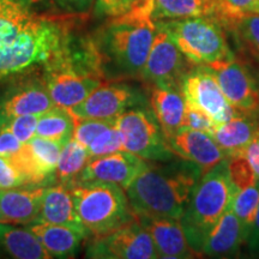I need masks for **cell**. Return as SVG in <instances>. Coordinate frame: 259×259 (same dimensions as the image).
Here are the masks:
<instances>
[{
	"mask_svg": "<svg viewBox=\"0 0 259 259\" xmlns=\"http://www.w3.org/2000/svg\"><path fill=\"white\" fill-rule=\"evenodd\" d=\"M77 215L90 236L106 235L136 219L121 186L93 180L70 185Z\"/></svg>",
	"mask_w": 259,
	"mask_h": 259,
	"instance_id": "5",
	"label": "cell"
},
{
	"mask_svg": "<svg viewBox=\"0 0 259 259\" xmlns=\"http://www.w3.org/2000/svg\"><path fill=\"white\" fill-rule=\"evenodd\" d=\"M240 156H244L248 161V163H250V166L254 171L255 177L259 179V134L244 149Z\"/></svg>",
	"mask_w": 259,
	"mask_h": 259,
	"instance_id": "38",
	"label": "cell"
},
{
	"mask_svg": "<svg viewBox=\"0 0 259 259\" xmlns=\"http://www.w3.org/2000/svg\"><path fill=\"white\" fill-rule=\"evenodd\" d=\"M0 223H6V220L4 218V215H3L2 208H0Z\"/></svg>",
	"mask_w": 259,
	"mask_h": 259,
	"instance_id": "41",
	"label": "cell"
},
{
	"mask_svg": "<svg viewBox=\"0 0 259 259\" xmlns=\"http://www.w3.org/2000/svg\"><path fill=\"white\" fill-rule=\"evenodd\" d=\"M191 64L209 65L233 58L226 35L215 17L156 21Z\"/></svg>",
	"mask_w": 259,
	"mask_h": 259,
	"instance_id": "6",
	"label": "cell"
},
{
	"mask_svg": "<svg viewBox=\"0 0 259 259\" xmlns=\"http://www.w3.org/2000/svg\"><path fill=\"white\" fill-rule=\"evenodd\" d=\"M151 111L160 124L164 137H173L183 127L186 101L180 89L173 87H149Z\"/></svg>",
	"mask_w": 259,
	"mask_h": 259,
	"instance_id": "20",
	"label": "cell"
},
{
	"mask_svg": "<svg viewBox=\"0 0 259 259\" xmlns=\"http://www.w3.org/2000/svg\"><path fill=\"white\" fill-rule=\"evenodd\" d=\"M73 116L69 108L54 106L38 116L35 136L64 145L73 137Z\"/></svg>",
	"mask_w": 259,
	"mask_h": 259,
	"instance_id": "25",
	"label": "cell"
},
{
	"mask_svg": "<svg viewBox=\"0 0 259 259\" xmlns=\"http://www.w3.org/2000/svg\"><path fill=\"white\" fill-rule=\"evenodd\" d=\"M248 229L232 209L221 216L209 233L203 246V254L215 258L233 257L246 244Z\"/></svg>",
	"mask_w": 259,
	"mask_h": 259,
	"instance_id": "18",
	"label": "cell"
},
{
	"mask_svg": "<svg viewBox=\"0 0 259 259\" xmlns=\"http://www.w3.org/2000/svg\"><path fill=\"white\" fill-rule=\"evenodd\" d=\"M115 127L122 136L124 150L147 161L169 162L171 151L151 108L139 106L128 109L115 119Z\"/></svg>",
	"mask_w": 259,
	"mask_h": 259,
	"instance_id": "7",
	"label": "cell"
},
{
	"mask_svg": "<svg viewBox=\"0 0 259 259\" xmlns=\"http://www.w3.org/2000/svg\"><path fill=\"white\" fill-rule=\"evenodd\" d=\"M38 116L40 115L28 114L0 119V130H9V131H11L19 141L25 143V142L30 141V139L35 136Z\"/></svg>",
	"mask_w": 259,
	"mask_h": 259,
	"instance_id": "32",
	"label": "cell"
},
{
	"mask_svg": "<svg viewBox=\"0 0 259 259\" xmlns=\"http://www.w3.org/2000/svg\"><path fill=\"white\" fill-rule=\"evenodd\" d=\"M34 223L66 226L85 233L90 236L89 232L87 231V228L83 226L82 221L77 215L70 187L59 183L53 186H45L40 212H38L36 221Z\"/></svg>",
	"mask_w": 259,
	"mask_h": 259,
	"instance_id": "17",
	"label": "cell"
},
{
	"mask_svg": "<svg viewBox=\"0 0 259 259\" xmlns=\"http://www.w3.org/2000/svg\"><path fill=\"white\" fill-rule=\"evenodd\" d=\"M246 245L248 246V250H250L251 254L255 255V257H259V203L253 222H252L250 232H248Z\"/></svg>",
	"mask_w": 259,
	"mask_h": 259,
	"instance_id": "39",
	"label": "cell"
},
{
	"mask_svg": "<svg viewBox=\"0 0 259 259\" xmlns=\"http://www.w3.org/2000/svg\"><path fill=\"white\" fill-rule=\"evenodd\" d=\"M85 253L96 259L158 258L153 238L137 218L108 234L93 238Z\"/></svg>",
	"mask_w": 259,
	"mask_h": 259,
	"instance_id": "9",
	"label": "cell"
},
{
	"mask_svg": "<svg viewBox=\"0 0 259 259\" xmlns=\"http://www.w3.org/2000/svg\"><path fill=\"white\" fill-rule=\"evenodd\" d=\"M259 203V183L233 192L231 209L250 232Z\"/></svg>",
	"mask_w": 259,
	"mask_h": 259,
	"instance_id": "28",
	"label": "cell"
},
{
	"mask_svg": "<svg viewBox=\"0 0 259 259\" xmlns=\"http://www.w3.org/2000/svg\"><path fill=\"white\" fill-rule=\"evenodd\" d=\"M88 153L90 158L105 156L116 151L124 150L122 136L119 130L114 126L105 130L88 145Z\"/></svg>",
	"mask_w": 259,
	"mask_h": 259,
	"instance_id": "30",
	"label": "cell"
},
{
	"mask_svg": "<svg viewBox=\"0 0 259 259\" xmlns=\"http://www.w3.org/2000/svg\"><path fill=\"white\" fill-rule=\"evenodd\" d=\"M138 0H96L95 12L97 16L116 17L124 15Z\"/></svg>",
	"mask_w": 259,
	"mask_h": 259,
	"instance_id": "35",
	"label": "cell"
},
{
	"mask_svg": "<svg viewBox=\"0 0 259 259\" xmlns=\"http://www.w3.org/2000/svg\"><path fill=\"white\" fill-rule=\"evenodd\" d=\"M74 15H38L23 0H0V78L45 66L67 47Z\"/></svg>",
	"mask_w": 259,
	"mask_h": 259,
	"instance_id": "1",
	"label": "cell"
},
{
	"mask_svg": "<svg viewBox=\"0 0 259 259\" xmlns=\"http://www.w3.org/2000/svg\"><path fill=\"white\" fill-rule=\"evenodd\" d=\"M0 258L50 259L51 257L30 229L0 223Z\"/></svg>",
	"mask_w": 259,
	"mask_h": 259,
	"instance_id": "23",
	"label": "cell"
},
{
	"mask_svg": "<svg viewBox=\"0 0 259 259\" xmlns=\"http://www.w3.org/2000/svg\"><path fill=\"white\" fill-rule=\"evenodd\" d=\"M171 161L161 167L149 164L126 187L136 218L180 220L183 216L203 173L198 166L184 158Z\"/></svg>",
	"mask_w": 259,
	"mask_h": 259,
	"instance_id": "3",
	"label": "cell"
},
{
	"mask_svg": "<svg viewBox=\"0 0 259 259\" xmlns=\"http://www.w3.org/2000/svg\"><path fill=\"white\" fill-rule=\"evenodd\" d=\"M259 134V125L247 114H239L211 131L212 138L227 158L240 156L244 149Z\"/></svg>",
	"mask_w": 259,
	"mask_h": 259,
	"instance_id": "22",
	"label": "cell"
},
{
	"mask_svg": "<svg viewBox=\"0 0 259 259\" xmlns=\"http://www.w3.org/2000/svg\"><path fill=\"white\" fill-rule=\"evenodd\" d=\"M45 186L25 185L0 189V208L9 225H31L41 208Z\"/></svg>",
	"mask_w": 259,
	"mask_h": 259,
	"instance_id": "19",
	"label": "cell"
},
{
	"mask_svg": "<svg viewBox=\"0 0 259 259\" xmlns=\"http://www.w3.org/2000/svg\"><path fill=\"white\" fill-rule=\"evenodd\" d=\"M35 70L36 67L12 74L15 78L0 96V119L28 114L40 115L56 106L48 92L44 72Z\"/></svg>",
	"mask_w": 259,
	"mask_h": 259,
	"instance_id": "8",
	"label": "cell"
},
{
	"mask_svg": "<svg viewBox=\"0 0 259 259\" xmlns=\"http://www.w3.org/2000/svg\"><path fill=\"white\" fill-rule=\"evenodd\" d=\"M181 93L187 106L205 113L216 126L241 114L227 101L215 76L205 65H197L185 74Z\"/></svg>",
	"mask_w": 259,
	"mask_h": 259,
	"instance_id": "11",
	"label": "cell"
},
{
	"mask_svg": "<svg viewBox=\"0 0 259 259\" xmlns=\"http://www.w3.org/2000/svg\"><path fill=\"white\" fill-rule=\"evenodd\" d=\"M137 219L153 238L158 258L184 259L196 257V252L190 247L179 220Z\"/></svg>",
	"mask_w": 259,
	"mask_h": 259,
	"instance_id": "16",
	"label": "cell"
},
{
	"mask_svg": "<svg viewBox=\"0 0 259 259\" xmlns=\"http://www.w3.org/2000/svg\"><path fill=\"white\" fill-rule=\"evenodd\" d=\"M192 69L168 32L156 23V32L139 79L149 87H173L181 90L184 77Z\"/></svg>",
	"mask_w": 259,
	"mask_h": 259,
	"instance_id": "10",
	"label": "cell"
},
{
	"mask_svg": "<svg viewBox=\"0 0 259 259\" xmlns=\"http://www.w3.org/2000/svg\"><path fill=\"white\" fill-rule=\"evenodd\" d=\"M232 197L228 158H225L202 174L179 220L196 254H203L204 242L223 213L231 209Z\"/></svg>",
	"mask_w": 259,
	"mask_h": 259,
	"instance_id": "4",
	"label": "cell"
},
{
	"mask_svg": "<svg viewBox=\"0 0 259 259\" xmlns=\"http://www.w3.org/2000/svg\"><path fill=\"white\" fill-rule=\"evenodd\" d=\"M167 142L176 156L192 162L203 174L227 158L208 132L181 127Z\"/></svg>",
	"mask_w": 259,
	"mask_h": 259,
	"instance_id": "15",
	"label": "cell"
},
{
	"mask_svg": "<svg viewBox=\"0 0 259 259\" xmlns=\"http://www.w3.org/2000/svg\"><path fill=\"white\" fill-rule=\"evenodd\" d=\"M23 147V142H21L11 131L6 128L0 130V156L10 158L17 154Z\"/></svg>",
	"mask_w": 259,
	"mask_h": 259,
	"instance_id": "37",
	"label": "cell"
},
{
	"mask_svg": "<svg viewBox=\"0 0 259 259\" xmlns=\"http://www.w3.org/2000/svg\"><path fill=\"white\" fill-rule=\"evenodd\" d=\"M89 161L88 149L72 137L61 149L54 173L56 181L66 186L72 185Z\"/></svg>",
	"mask_w": 259,
	"mask_h": 259,
	"instance_id": "26",
	"label": "cell"
},
{
	"mask_svg": "<svg viewBox=\"0 0 259 259\" xmlns=\"http://www.w3.org/2000/svg\"><path fill=\"white\" fill-rule=\"evenodd\" d=\"M244 42L259 56V14H250L239 19L233 25Z\"/></svg>",
	"mask_w": 259,
	"mask_h": 259,
	"instance_id": "33",
	"label": "cell"
},
{
	"mask_svg": "<svg viewBox=\"0 0 259 259\" xmlns=\"http://www.w3.org/2000/svg\"><path fill=\"white\" fill-rule=\"evenodd\" d=\"M72 116L74 122L73 138L85 148H88V145L101 132L115 125V119L114 120H99V119L78 118V116H74L73 114Z\"/></svg>",
	"mask_w": 259,
	"mask_h": 259,
	"instance_id": "31",
	"label": "cell"
},
{
	"mask_svg": "<svg viewBox=\"0 0 259 259\" xmlns=\"http://www.w3.org/2000/svg\"><path fill=\"white\" fill-rule=\"evenodd\" d=\"M215 124L211 119L209 118L205 113L198 111V109L193 108L186 105L185 118H184L183 127L198 130V131H204L211 134V131L215 128Z\"/></svg>",
	"mask_w": 259,
	"mask_h": 259,
	"instance_id": "36",
	"label": "cell"
},
{
	"mask_svg": "<svg viewBox=\"0 0 259 259\" xmlns=\"http://www.w3.org/2000/svg\"><path fill=\"white\" fill-rule=\"evenodd\" d=\"M28 228L36 235L51 258H73L83 240L89 238L85 233L66 226L32 223Z\"/></svg>",
	"mask_w": 259,
	"mask_h": 259,
	"instance_id": "21",
	"label": "cell"
},
{
	"mask_svg": "<svg viewBox=\"0 0 259 259\" xmlns=\"http://www.w3.org/2000/svg\"><path fill=\"white\" fill-rule=\"evenodd\" d=\"M210 70L227 101L242 114L259 113V87L248 71L234 58L205 65Z\"/></svg>",
	"mask_w": 259,
	"mask_h": 259,
	"instance_id": "13",
	"label": "cell"
},
{
	"mask_svg": "<svg viewBox=\"0 0 259 259\" xmlns=\"http://www.w3.org/2000/svg\"><path fill=\"white\" fill-rule=\"evenodd\" d=\"M215 18L229 27L246 15L259 14V0H215Z\"/></svg>",
	"mask_w": 259,
	"mask_h": 259,
	"instance_id": "29",
	"label": "cell"
},
{
	"mask_svg": "<svg viewBox=\"0 0 259 259\" xmlns=\"http://www.w3.org/2000/svg\"><path fill=\"white\" fill-rule=\"evenodd\" d=\"M28 185L14 163L4 156H0V189H15Z\"/></svg>",
	"mask_w": 259,
	"mask_h": 259,
	"instance_id": "34",
	"label": "cell"
},
{
	"mask_svg": "<svg viewBox=\"0 0 259 259\" xmlns=\"http://www.w3.org/2000/svg\"><path fill=\"white\" fill-rule=\"evenodd\" d=\"M154 21L215 17V0H153Z\"/></svg>",
	"mask_w": 259,
	"mask_h": 259,
	"instance_id": "24",
	"label": "cell"
},
{
	"mask_svg": "<svg viewBox=\"0 0 259 259\" xmlns=\"http://www.w3.org/2000/svg\"><path fill=\"white\" fill-rule=\"evenodd\" d=\"M147 105V99L141 90L121 80H112L101 84L84 101L69 111L78 118L114 120L128 109Z\"/></svg>",
	"mask_w": 259,
	"mask_h": 259,
	"instance_id": "12",
	"label": "cell"
},
{
	"mask_svg": "<svg viewBox=\"0 0 259 259\" xmlns=\"http://www.w3.org/2000/svg\"><path fill=\"white\" fill-rule=\"evenodd\" d=\"M153 9V0H138L124 15L108 19L95 40L106 80L139 79L156 32Z\"/></svg>",
	"mask_w": 259,
	"mask_h": 259,
	"instance_id": "2",
	"label": "cell"
},
{
	"mask_svg": "<svg viewBox=\"0 0 259 259\" xmlns=\"http://www.w3.org/2000/svg\"><path fill=\"white\" fill-rule=\"evenodd\" d=\"M25 143L28 144L29 149H30L35 163L37 164L41 173L51 183L56 180L54 173H56V168L58 161H59L63 145L56 143L53 141H50V139L38 137V136H34L30 141L25 142Z\"/></svg>",
	"mask_w": 259,
	"mask_h": 259,
	"instance_id": "27",
	"label": "cell"
},
{
	"mask_svg": "<svg viewBox=\"0 0 259 259\" xmlns=\"http://www.w3.org/2000/svg\"><path fill=\"white\" fill-rule=\"evenodd\" d=\"M149 166L148 161L126 150L90 158L76 181H105L126 190L130 184Z\"/></svg>",
	"mask_w": 259,
	"mask_h": 259,
	"instance_id": "14",
	"label": "cell"
},
{
	"mask_svg": "<svg viewBox=\"0 0 259 259\" xmlns=\"http://www.w3.org/2000/svg\"><path fill=\"white\" fill-rule=\"evenodd\" d=\"M25 3H37V2H41V0H23Z\"/></svg>",
	"mask_w": 259,
	"mask_h": 259,
	"instance_id": "42",
	"label": "cell"
},
{
	"mask_svg": "<svg viewBox=\"0 0 259 259\" xmlns=\"http://www.w3.org/2000/svg\"><path fill=\"white\" fill-rule=\"evenodd\" d=\"M66 2L72 3V4L76 5L77 8L84 9V8H87V6H89L90 3H92L93 0H66Z\"/></svg>",
	"mask_w": 259,
	"mask_h": 259,
	"instance_id": "40",
	"label": "cell"
}]
</instances>
